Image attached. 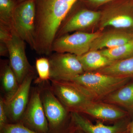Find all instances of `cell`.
<instances>
[{
    "label": "cell",
    "mask_w": 133,
    "mask_h": 133,
    "mask_svg": "<svg viewBox=\"0 0 133 133\" xmlns=\"http://www.w3.org/2000/svg\"><path fill=\"white\" fill-rule=\"evenodd\" d=\"M77 0H34L35 6V51L50 56L59 26Z\"/></svg>",
    "instance_id": "cell-1"
},
{
    "label": "cell",
    "mask_w": 133,
    "mask_h": 133,
    "mask_svg": "<svg viewBox=\"0 0 133 133\" xmlns=\"http://www.w3.org/2000/svg\"><path fill=\"white\" fill-rule=\"evenodd\" d=\"M129 78L115 77L98 73L85 72L72 79L91 99L102 98L125 85Z\"/></svg>",
    "instance_id": "cell-2"
},
{
    "label": "cell",
    "mask_w": 133,
    "mask_h": 133,
    "mask_svg": "<svg viewBox=\"0 0 133 133\" xmlns=\"http://www.w3.org/2000/svg\"><path fill=\"white\" fill-rule=\"evenodd\" d=\"M36 9L34 0L18 3L12 17V29L14 33L25 41L31 49H36Z\"/></svg>",
    "instance_id": "cell-3"
},
{
    "label": "cell",
    "mask_w": 133,
    "mask_h": 133,
    "mask_svg": "<svg viewBox=\"0 0 133 133\" xmlns=\"http://www.w3.org/2000/svg\"><path fill=\"white\" fill-rule=\"evenodd\" d=\"M48 81L39 84L41 99L49 133H61L69 111L54 94Z\"/></svg>",
    "instance_id": "cell-4"
},
{
    "label": "cell",
    "mask_w": 133,
    "mask_h": 133,
    "mask_svg": "<svg viewBox=\"0 0 133 133\" xmlns=\"http://www.w3.org/2000/svg\"><path fill=\"white\" fill-rule=\"evenodd\" d=\"M50 81L52 92L69 112H81L92 102L83 89L72 81Z\"/></svg>",
    "instance_id": "cell-5"
},
{
    "label": "cell",
    "mask_w": 133,
    "mask_h": 133,
    "mask_svg": "<svg viewBox=\"0 0 133 133\" xmlns=\"http://www.w3.org/2000/svg\"><path fill=\"white\" fill-rule=\"evenodd\" d=\"M50 80L69 81L85 72L76 55L69 53L55 52L50 55Z\"/></svg>",
    "instance_id": "cell-6"
},
{
    "label": "cell",
    "mask_w": 133,
    "mask_h": 133,
    "mask_svg": "<svg viewBox=\"0 0 133 133\" xmlns=\"http://www.w3.org/2000/svg\"><path fill=\"white\" fill-rule=\"evenodd\" d=\"M101 33L77 31L71 35H66L55 38L52 43V52L69 53L81 56L90 50L92 43Z\"/></svg>",
    "instance_id": "cell-7"
},
{
    "label": "cell",
    "mask_w": 133,
    "mask_h": 133,
    "mask_svg": "<svg viewBox=\"0 0 133 133\" xmlns=\"http://www.w3.org/2000/svg\"><path fill=\"white\" fill-rule=\"evenodd\" d=\"M19 123L39 133H49L39 87L32 88L28 106Z\"/></svg>",
    "instance_id": "cell-8"
},
{
    "label": "cell",
    "mask_w": 133,
    "mask_h": 133,
    "mask_svg": "<svg viewBox=\"0 0 133 133\" xmlns=\"http://www.w3.org/2000/svg\"><path fill=\"white\" fill-rule=\"evenodd\" d=\"M6 44L10 64L20 85L29 74L35 72L26 56L25 42L14 33Z\"/></svg>",
    "instance_id": "cell-9"
},
{
    "label": "cell",
    "mask_w": 133,
    "mask_h": 133,
    "mask_svg": "<svg viewBox=\"0 0 133 133\" xmlns=\"http://www.w3.org/2000/svg\"><path fill=\"white\" fill-rule=\"evenodd\" d=\"M35 72L29 74L25 78L16 93L9 101L5 102V107L8 120L10 123H19L28 106L31 90V84Z\"/></svg>",
    "instance_id": "cell-10"
},
{
    "label": "cell",
    "mask_w": 133,
    "mask_h": 133,
    "mask_svg": "<svg viewBox=\"0 0 133 133\" xmlns=\"http://www.w3.org/2000/svg\"><path fill=\"white\" fill-rule=\"evenodd\" d=\"M100 12L83 9L78 10L67 19L64 20L59 26L55 38L70 32L82 30L92 26L99 20Z\"/></svg>",
    "instance_id": "cell-11"
},
{
    "label": "cell",
    "mask_w": 133,
    "mask_h": 133,
    "mask_svg": "<svg viewBox=\"0 0 133 133\" xmlns=\"http://www.w3.org/2000/svg\"><path fill=\"white\" fill-rule=\"evenodd\" d=\"M70 116L74 127L85 133H122L127 131L129 125L124 122L111 126L100 122L94 124L78 112H70Z\"/></svg>",
    "instance_id": "cell-12"
},
{
    "label": "cell",
    "mask_w": 133,
    "mask_h": 133,
    "mask_svg": "<svg viewBox=\"0 0 133 133\" xmlns=\"http://www.w3.org/2000/svg\"><path fill=\"white\" fill-rule=\"evenodd\" d=\"M133 39V35L121 31H111L101 34L92 43L90 50L110 49L123 45Z\"/></svg>",
    "instance_id": "cell-13"
},
{
    "label": "cell",
    "mask_w": 133,
    "mask_h": 133,
    "mask_svg": "<svg viewBox=\"0 0 133 133\" xmlns=\"http://www.w3.org/2000/svg\"><path fill=\"white\" fill-rule=\"evenodd\" d=\"M0 78L3 98L5 102H7L14 97L20 86L9 61L1 60Z\"/></svg>",
    "instance_id": "cell-14"
},
{
    "label": "cell",
    "mask_w": 133,
    "mask_h": 133,
    "mask_svg": "<svg viewBox=\"0 0 133 133\" xmlns=\"http://www.w3.org/2000/svg\"><path fill=\"white\" fill-rule=\"evenodd\" d=\"M81 112L89 115L96 118L105 121H115L124 118L125 112L105 104L92 102Z\"/></svg>",
    "instance_id": "cell-15"
},
{
    "label": "cell",
    "mask_w": 133,
    "mask_h": 133,
    "mask_svg": "<svg viewBox=\"0 0 133 133\" xmlns=\"http://www.w3.org/2000/svg\"><path fill=\"white\" fill-rule=\"evenodd\" d=\"M77 57L85 72L100 69L114 63L102 55L99 51L90 50Z\"/></svg>",
    "instance_id": "cell-16"
},
{
    "label": "cell",
    "mask_w": 133,
    "mask_h": 133,
    "mask_svg": "<svg viewBox=\"0 0 133 133\" xmlns=\"http://www.w3.org/2000/svg\"><path fill=\"white\" fill-rule=\"evenodd\" d=\"M99 71L101 73L115 77H133V57L114 62Z\"/></svg>",
    "instance_id": "cell-17"
},
{
    "label": "cell",
    "mask_w": 133,
    "mask_h": 133,
    "mask_svg": "<svg viewBox=\"0 0 133 133\" xmlns=\"http://www.w3.org/2000/svg\"><path fill=\"white\" fill-rule=\"evenodd\" d=\"M107 101L127 108H133V83L125 85L109 94Z\"/></svg>",
    "instance_id": "cell-18"
},
{
    "label": "cell",
    "mask_w": 133,
    "mask_h": 133,
    "mask_svg": "<svg viewBox=\"0 0 133 133\" xmlns=\"http://www.w3.org/2000/svg\"><path fill=\"white\" fill-rule=\"evenodd\" d=\"M107 26L116 28L124 29L133 28V16L124 13H116L105 16L101 20V29Z\"/></svg>",
    "instance_id": "cell-19"
},
{
    "label": "cell",
    "mask_w": 133,
    "mask_h": 133,
    "mask_svg": "<svg viewBox=\"0 0 133 133\" xmlns=\"http://www.w3.org/2000/svg\"><path fill=\"white\" fill-rule=\"evenodd\" d=\"M99 51L102 55L113 62L132 57L133 39L127 43L118 47Z\"/></svg>",
    "instance_id": "cell-20"
},
{
    "label": "cell",
    "mask_w": 133,
    "mask_h": 133,
    "mask_svg": "<svg viewBox=\"0 0 133 133\" xmlns=\"http://www.w3.org/2000/svg\"><path fill=\"white\" fill-rule=\"evenodd\" d=\"M18 3L13 0H0V24L12 29L13 14Z\"/></svg>",
    "instance_id": "cell-21"
},
{
    "label": "cell",
    "mask_w": 133,
    "mask_h": 133,
    "mask_svg": "<svg viewBox=\"0 0 133 133\" xmlns=\"http://www.w3.org/2000/svg\"><path fill=\"white\" fill-rule=\"evenodd\" d=\"M36 68L38 77L35 80V83L39 84L50 81V72L49 58L44 57L37 58L36 61Z\"/></svg>",
    "instance_id": "cell-22"
},
{
    "label": "cell",
    "mask_w": 133,
    "mask_h": 133,
    "mask_svg": "<svg viewBox=\"0 0 133 133\" xmlns=\"http://www.w3.org/2000/svg\"><path fill=\"white\" fill-rule=\"evenodd\" d=\"M0 131L1 133H39L21 123H8L0 128Z\"/></svg>",
    "instance_id": "cell-23"
},
{
    "label": "cell",
    "mask_w": 133,
    "mask_h": 133,
    "mask_svg": "<svg viewBox=\"0 0 133 133\" xmlns=\"http://www.w3.org/2000/svg\"><path fill=\"white\" fill-rule=\"evenodd\" d=\"M13 33L12 29L0 24V42L6 43L12 38Z\"/></svg>",
    "instance_id": "cell-24"
},
{
    "label": "cell",
    "mask_w": 133,
    "mask_h": 133,
    "mask_svg": "<svg viewBox=\"0 0 133 133\" xmlns=\"http://www.w3.org/2000/svg\"><path fill=\"white\" fill-rule=\"evenodd\" d=\"M8 119L5 107V103L4 98L1 97L0 98V128L5 124H8Z\"/></svg>",
    "instance_id": "cell-25"
},
{
    "label": "cell",
    "mask_w": 133,
    "mask_h": 133,
    "mask_svg": "<svg viewBox=\"0 0 133 133\" xmlns=\"http://www.w3.org/2000/svg\"><path fill=\"white\" fill-rule=\"evenodd\" d=\"M0 55L3 57L9 56L8 49L6 43L0 42Z\"/></svg>",
    "instance_id": "cell-26"
},
{
    "label": "cell",
    "mask_w": 133,
    "mask_h": 133,
    "mask_svg": "<svg viewBox=\"0 0 133 133\" xmlns=\"http://www.w3.org/2000/svg\"><path fill=\"white\" fill-rule=\"evenodd\" d=\"M112 1L113 0H88L90 2L94 4H98V5Z\"/></svg>",
    "instance_id": "cell-27"
},
{
    "label": "cell",
    "mask_w": 133,
    "mask_h": 133,
    "mask_svg": "<svg viewBox=\"0 0 133 133\" xmlns=\"http://www.w3.org/2000/svg\"><path fill=\"white\" fill-rule=\"evenodd\" d=\"M127 132L128 133H133V119L132 121L129 124Z\"/></svg>",
    "instance_id": "cell-28"
},
{
    "label": "cell",
    "mask_w": 133,
    "mask_h": 133,
    "mask_svg": "<svg viewBox=\"0 0 133 133\" xmlns=\"http://www.w3.org/2000/svg\"><path fill=\"white\" fill-rule=\"evenodd\" d=\"M76 130H77V129H76V128L74 127L71 129L69 132L67 133H75Z\"/></svg>",
    "instance_id": "cell-29"
},
{
    "label": "cell",
    "mask_w": 133,
    "mask_h": 133,
    "mask_svg": "<svg viewBox=\"0 0 133 133\" xmlns=\"http://www.w3.org/2000/svg\"><path fill=\"white\" fill-rule=\"evenodd\" d=\"M77 131L78 133H85L83 131H81V130H79V129H77Z\"/></svg>",
    "instance_id": "cell-30"
},
{
    "label": "cell",
    "mask_w": 133,
    "mask_h": 133,
    "mask_svg": "<svg viewBox=\"0 0 133 133\" xmlns=\"http://www.w3.org/2000/svg\"><path fill=\"white\" fill-rule=\"evenodd\" d=\"M26 1V0H18V2H22L24 1Z\"/></svg>",
    "instance_id": "cell-31"
},
{
    "label": "cell",
    "mask_w": 133,
    "mask_h": 133,
    "mask_svg": "<svg viewBox=\"0 0 133 133\" xmlns=\"http://www.w3.org/2000/svg\"><path fill=\"white\" fill-rule=\"evenodd\" d=\"M13 1H15L17 2H18V0H13Z\"/></svg>",
    "instance_id": "cell-32"
},
{
    "label": "cell",
    "mask_w": 133,
    "mask_h": 133,
    "mask_svg": "<svg viewBox=\"0 0 133 133\" xmlns=\"http://www.w3.org/2000/svg\"><path fill=\"white\" fill-rule=\"evenodd\" d=\"M122 133H128V132H127V131H125V132H123Z\"/></svg>",
    "instance_id": "cell-33"
}]
</instances>
